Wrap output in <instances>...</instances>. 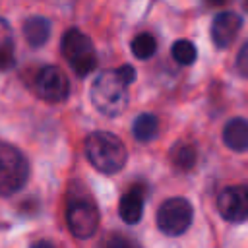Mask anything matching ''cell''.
I'll list each match as a JSON object with an SVG mask.
<instances>
[{"instance_id": "cell-1", "label": "cell", "mask_w": 248, "mask_h": 248, "mask_svg": "<svg viewBox=\"0 0 248 248\" xmlns=\"http://www.w3.org/2000/svg\"><path fill=\"white\" fill-rule=\"evenodd\" d=\"M85 155L89 163L105 174L122 170L128 159V151L122 140L110 132H93L85 138Z\"/></svg>"}, {"instance_id": "cell-2", "label": "cell", "mask_w": 248, "mask_h": 248, "mask_svg": "<svg viewBox=\"0 0 248 248\" xmlns=\"http://www.w3.org/2000/svg\"><path fill=\"white\" fill-rule=\"evenodd\" d=\"M128 87L118 70H105L91 85V103L101 114L118 116L128 105Z\"/></svg>"}, {"instance_id": "cell-3", "label": "cell", "mask_w": 248, "mask_h": 248, "mask_svg": "<svg viewBox=\"0 0 248 248\" xmlns=\"http://www.w3.org/2000/svg\"><path fill=\"white\" fill-rule=\"evenodd\" d=\"M29 176V163L25 155L6 143L0 141V196H12L21 190Z\"/></svg>"}, {"instance_id": "cell-4", "label": "cell", "mask_w": 248, "mask_h": 248, "mask_svg": "<svg viewBox=\"0 0 248 248\" xmlns=\"http://www.w3.org/2000/svg\"><path fill=\"white\" fill-rule=\"evenodd\" d=\"M62 54L72 66V70L85 78L97 68V52L91 39L79 29H68L62 37Z\"/></svg>"}, {"instance_id": "cell-5", "label": "cell", "mask_w": 248, "mask_h": 248, "mask_svg": "<svg viewBox=\"0 0 248 248\" xmlns=\"http://www.w3.org/2000/svg\"><path fill=\"white\" fill-rule=\"evenodd\" d=\"M194 219V209L186 198H169L157 209V227L167 236H178L188 231Z\"/></svg>"}, {"instance_id": "cell-6", "label": "cell", "mask_w": 248, "mask_h": 248, "mask_svg": "<svg viewBox=\"0 0 248 248\" xmlns=\"http://www.w3.org/2000/svg\"><path fill=\"white\" fill-rule=\"evenodd\" d=\"M66 225L76 238H89L99 227V211L87 200H72L66 207Z\"/></svg>"}, {"instance_id": "cell-7", "label": "cell", "mask_w": 248, "mask_h": 248, "mask_svg": "<svg viewBox=\"0 0 248 248\" xmlns=\"http://www.w3.org/2000/svg\"><path fill=\"white\" fill-rule=\"evenodd\" d=\"M35 91L46 103H62L70 95V83L62 70L56 66H45L35 76Z\"/></svg>"}, {"instance_id": "cell-8", "label": "cell", "mask_w": 248, "mask_h": 248, "mask_svg": "<svg viewBox=\"0 0 248 248\" xmlns=\"http://www.w3.org/2000/svg\"><path fill=\"white\" fill-rule=\"evenodd\" d=\"M217 209L229 223H242L248 219V188L227 186L217 196Z\"/></svg>"}, {"instance_id": "cell-9", "label": "cell", "mask_w": 248, "mask_h": 248, "mask_svg": "<svg viewBox=\"0 0 248 248\" xmlns=\"http://www.w3.org/2000/svg\"><path fill=\"white\" fill-rule=\"evenodd\" d=\"M242 27V17L234 12H221L211 21V39L217 48H227L236 39Z\"/></svg>"}, {"instance_id": "cell-10", "label": "cell", "mask_w": 248, "mask_h": 248, "mask_svg": "<svg viewBox=\"0 0 248 248\" xmlns=\"http://www.w3.org/2000/svg\"><path fill=\"white\" fill-rule=\"evenodd\" d=\"M143 188L141 186H134L130 188L122 198H120V205H118V213L122 217V221H126L128 225H136L141 215H143Z\"/></svg>"}, {"instance_id": "cell-11", "label": "cell", "mask_w": 248, "mask_h": 248, "mask_svg": "<svg viewBox=\"0 0 248 248\" xmlns=\"http://www.w3.org/2000/svg\"><path fill=\"white\" fill-rule=\"evenodd\" d=\"M223 141L232 151H248V120L231 118L223 128Z\"/></svg>"}, {"instance_id": "cell-12", "label": "cell", "mask_w": 248, "mask_h": 248, "mask_svg": "<svg viewBox=\"0 0 248 248\" xmlns=\"http://www.w3.org/2000/svg\"><path fill=\"white\" fill-rule=\"evenodd\" d=\"M23 37L31 46H43L50 37V21L43 16H31L23 21Z\"/></svg>"}, {"instance_id": "cell-13", "label": "cell", "mask_w": 248, "mask_h": 248, "mask_svg": "<svg viewBox=\"0 0 248 248\" xmlns=\"http://www.w3.org/2000/svg\"><path fill=\"white\" fill-rule=\"evenodd\" d=\"M132 134L138 141H151L159 134V120L155 114L143 112L132 124Z\"/></svg>"}, {"instance_id": "cell-14", "label": "cell", "mask_w": 248, "mask_h": 248, "mask_svg": "<svg viewBox=\"0 0 248 248\" xmlns=\"http://www.w3.org/2000/svg\"><path fill=\"white\" fill-rule=\"evenodd\" d=\"M14 66V43L10 25L0 19V70H8Z\"/></svg>"}, {"instance_id": "cell-15", "label": "cell", "mask_w": 248, "mask_h": 248, "mask_svg": "<svg viewBox=\"0 0 248 248\" xmlns=\"http://www.w3.org/2000/svg\"><path fill=\"white\" fill-rule=\"evenodd\" d=\"M155 50H157V41H155L153 35L140 33V35L134 37V41H132V52H134L136 58L147 60V58H151L155 54Z\"/></svg>"}, {"instance_id": "cell-16", "label": "cell", "mask_w": 248, "mask_h": 248, "mask_svg": "<svg viewBox=\"0 0 248 248\" xmlns=\"http://www.w3.org/2000/svg\"><path fill=\"white\" fill-rule=\"evenodd\" d=\"M170 159H172V165H174L176 169H180V170H190V169L196 165V149H194V145H190V143H180V145H176V147L172 149Z\"/></svg>"}, {"instance_id": "cell-17", "label": "cell", "mask_w": 248, "mask_h": 248, "mask_svg": "<svg viewBox=\"0 0 248 248\" xmlns=\"http://www.w3.org/2000/svg\"><path fill=\"white\" fill-rule=\"evenodd\" d=\"M170 54H172L174 62H178V64H182V66H188V64H192V62L196 60L198 50H196V46H194L192 41L180 39V41H176V43L172 45Z\"/></svg>"}, {"instance_id": "cell-18", "label": "cell", "mask_w": 248, "mask_h": 248, "mask_svg": "<svg viewBox=\"0 0 248 248\" xmlns=\"http://www.w3.org/2000/svg\"><path fill=\"white\" fill-rule=\"evenodd\" d=\"M103 248H140V246L124 234H108Z\"/></svg>"}, {"instance_id": "cell-19", "label": "cell", "mask_w": 248, "mask_h": 248, "mask_svg": "<svg viewBox=\"0 0 248 248\" xmlns=\"http://www.w3.org/2000/svg\"><path fill=\"white\" fill-rule=\"evenodd\" d=\"M236 68L244 78H248V41L242 45V48L236 54Z\"/></svg>"}, {"instance_id": "cell-20", "label": "cell", "mask_w": 248, "mask_h": 248, "mask_svg": "<svg viewBox=\"0 0 248 248\" xmlns=\"http://www.w3.org/2000/svg\"><path fill=\"white\" fill-rule=\"evenodd\" d=\"M31 248H56V246H54L50 240H37Z\"/></svg>"}, {"instance_id": "cell-21", "label": "cell", "mask_w": 248, "mask_h": 248, "mask_svg": "<svg viewBox=\"0 0 248 248\" xmlns=\"http://www.w3.org/2000/svg\"><path fill=\"white\" fill-rule=\"evenodd\" d=\"M209 6H223V4H227L229 0H205Z\"/></svg>"}]
</instances>
